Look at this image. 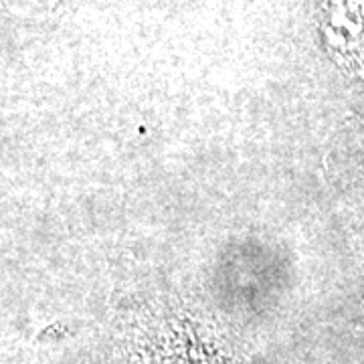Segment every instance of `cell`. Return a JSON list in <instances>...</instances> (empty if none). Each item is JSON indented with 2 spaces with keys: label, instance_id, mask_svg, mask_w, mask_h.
I'll use <instances>...</instances> for the list:
<instances>
[{
  "label": "cell",
  "instance_id": "1",
  "mask_svg": "<svg viewBox=\"0 0 364 364\" xmlns=\"http://www.w3.org/2000/svg\"><path fill=\"white\" fill-rule=\"evenodd\" d=\"M324 37L334 53L352 57L364 49V0H326Z\"/></svg>",
  "mask_w": 364,
  "mask_h": 364
}]
</instances>
